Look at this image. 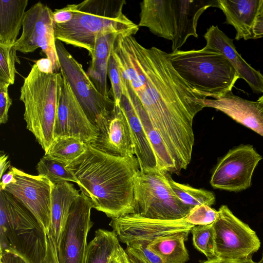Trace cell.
Returning <instances> with one entry per match:
<instances>
[{"mask_svg":"<svg viewBox=\"0 0 263 263\" xmlns=\"http://www.w3.org/2000/svg\"><path fill=\"white\" fill-rule=\"evenodd\" d=\"M111 55L120 74L122 93L140 105L161 136L177 174L191 162L195 138L193 119L205 107L173 66L168 53L147 48L133 36L118 35Z\"/></svg>","mask_w":263,"mask_h":263,"instance_id":"1","label":"cell"},{"mask_svg":"<svg viewBox=\"0 0 263 263\" xmlns=\"http://www.w3.org/2000/svg\"><path fill=\"white\" fill-rule=\"evenodd\" d=\"M66 168L93 208L111 219L133 213L134 184L140 170L135 155L115 156L88 144L85 152Z\"/></svg>","mask_w":263,"mask_h":263,"instance_id":"2","label":"cell"},{"mask_svg":"<svg viewBox=\"0 0 263 263\" xmlns=\"http://www.w3.org/2000/svg\"><path fill=\"white\" fill-rule=\"evenodd\" d=\"M125 4L124 0H85L73 4L72 18L66 23H54L55 40L86 49L91 56L100 34L133 36L139 26L123 13Z\"/></svg>","mask_w":263,"mask_h":263,"instance_id":"3","label":"cell"},{"mask_svg":"<svg viewBox=\"0 0 263 263\" xmlns=\"http://www.w3.org/2000/svg\"><path fill=\"white\" fill-rule=\"evenodd\" d=\"M61 73L45 72L34 64L20 90L26 128L47 153L54 140V129L61 93Z\"/></svg>","mask_w":263,"mask_h":263,"instance_id":"4","label":"cell"},{"mask_svg":"<svg viewBox=\"0 0 263 263\" xmlns=\"http://www.w3.org/2000/svg\"><path fill=\"white\" fill-rule=\"evenodd\" d=\"M171 63L197 95L219 99L232 92L238 72L221 53L208 49L180 50L170 53Z\"/></svg>","mask_w":263,"mask_h":263,"instance_id":"5","label":"cell"},{"mask_svg":"<svg viewBox=\"0 0 263 263\" xmlns=\"http://www.w3.org/2000/svg\"><path fill=\"white\" fill-rule=\"evenodd\" d=\"M47 234L35 217L5 191L0 190V251L15 253L27 263H43Z\"/></svg>","mask_w":263,"mask_h":263,"instance_id":"6","label":"cell"},{"mask_svg":"<svg viewBox=\"0 0 263 263\" xmlns=\"http://www.w3.org/2000/svg\"><path fill=\"white\" fill-rule=\"evenodd\" d=\"M217 3L203 0H144L140 3L139 27L172 42V52L179 50L187 39L198 37L197 26L201 14Z\"/></svg>","mask_w":263,"mask_h":263,"instance_id":"7","label":"cell"},{"mask_svg":"<svg viewBox=\"0 0 263 263\" xmlns=\"http://www.w3.org/2000/svg\"><path fill=\"white\" fill-rule=\"evenodd\" d=\"M168 174L159 170H140L134 184L133 214L160 220L180 219L187 215L193 208L174 193Z\"/></svg>","mask_w":263,"mask_h":263,"instance_id":"8","label":"cell"},{"mask_svg":"<svg viewBox=\"0 0 263 263\" xmlns=\"http://www.w3.org/2000/svg\"><path fill=\"white\" fill-rule=\"evenodd\" d=\"M55 46L60 73L67 81L86 116L96 126L97 119L109 113L114 108L115 102L98 90L82 65L62 42L56 40Z\"/></svg>","mask_w":263,"mask_h":263,"instance_id":"9","label":"cell"},{"mask_svg":"<svg viewBox=\"0 0 263 263\" xmlns=\"http://www.w3.org/2000/svg\"><path fill=\"white\" fill-rule=\"evenodd\" d=\"M213 223L215 231L216 257L223 260L252 258L260 247V241L248 224L234 215L227 205L219 209Z\"/></svg>","mask_w":263,"mask_h":263,"instance_id":"10","label":"cell"},{"mask_svg":"<svg viewBox=\"0 0 263 263\" xmlns=\"http://www.w3.org/2000/svg\"><path fill=\"white\" fill-rule=\"evenodd\" d=\"M21 36L13 45L16 51L31 53L39 48L48 59L53 72L60 70L55 46L53 11L39 2L25 12Z\"/></svg>","mask_w":263,"mask_h":263,"instance_id":"11","label":"cell"},{"mask_svg":"<svg viewBox=\"0 0 263 263\" xmlns=\"http://www.w3.org/2000/svg\"><path fill=\"white\" fill-rule=\"evenodd\" d=\"M262 159L250 144H241L230 149L214 168L210 182L211 186L234 192L249 188L253 174Z\"/></svg>","mask_w":263,"mask_h":263,"instance_id":"12","label":"cell"},{"mask_svg":"<svg viewBox=\"0 0 263 263\" xmlns=\"http://www.w3.org/2000/svg\"><path fill=\"white\" fill-rule=\"evenodd\" d=\"M89 198L81 193L72 203L57 249L59 263H84L87 237L93 222Z\"/></svg>","mask_w":263,"mask_h":263,"instance_id":"13","label":"cell"},{"mask_svg":"<svg viewBox=\"0 0 263 263\" xmlns=\"http://www.w3.org/2000/svg\"><path fill=\"white\" fill-rule=\"evenodd\" d=\"M14 183L3 190L29 210L49 232L51 223V193L53 184L45 176L27 174L14 166Z\"/></svg>","mask_w":263,"mask_h":263,"instance_id":"14","label":"cell"},{"mask_svg":"<svg viewBox=\"0 0 263 263\" xmlns=\"http://www.w3.org/2000/svg\"><path fill=\"white\" fill-rule=\"evenodd\" d=\"M119 241L126 245L136 241L152 242L165 235L191 232L194 226L185 218L176 220L148 218L136 214L112 218L109 223Z\"/></svg>","mask_w":263,"mask_h":263,"instance_id":"15","label":"cell"},{"mask_svg":"<svg viewBox=\"0 0 263 263\" xmlns=\"http://www.w3.org/2000/svg\"><path fill=\"white\" fill-rule=\"evenodd\" d=\"M62 77L54 139L60 137H72L90 144L97 138V127L89 121L67 81Z\"/></svg>","mask_w":263,"mask_h":263,"instance_id":"16","label":"cell"},{"mask_svg":"<svg viewBox=\"0 0 263 263\" xmlns=\"http://www.w3.org/2000/svg\"><path fill=\"white\" fill-rule=\"evenodd\" d=\"M96 126L97 136L90 144L93 148L117 157L135 155L131 130L119 105L115 104L109 113L98 118Z\"/></svg>","mask_w":263,"mask_h":263,"instance_id":"17","label":"cell"},{"mask_svg":"<svg viewBox=\"0 0 263 263\" xmlns=\"http://www.w3.org/2000/svg\"><path fill=\"white\" fill-rule=\"evenodd\" d=\"M204 37L205 47L218 52L229 60L252 90L257 93H263V74L248 64L237 52L233 40L229 38L217 26L212 25L207 29Z\"/></svg>","mask_w":263,"mask_h":263,"instance_id":"18","label":"cell"},{"mask_svg":"<svg viewBox=\"0 0 263 263\" xmlns=\"http://www.w3.org/2000/svg\"><path fill=\"white\" fill-rule=\"evenodd\" d=\"M216 3L226 16V23L235 29L236 40L254 39L256 22L263 13V0H218Z\"/></svg>","mask_w":263,"mask_h":263,"instance_id":"19","label":"cell"},{"mask_svg":"<svg viewBox=\"0 0 263 263\" xmlns=\"http://www.w3.org/2000/svg\"><path fill=\"white\" fill-rule=\"evenodd\" d=\"M204 103L205 107L223 112L263 137V113L256 102L241 98L231 92L218 99L206 98Z\"/></svg>","mask_w":263,"mask_h":263,"instance_id":"20","label":"cell"},{"mask_svg":"<svg viewBox=\"0 0 263 263\" xmlns=\"http://www.w3.org/2000/svg\"><path fill=\"white\" fill-rule=\"evenodd\" d=\"M119 106L127 119L131 130L135 156L138 160L140 171L159 170L156 155L140 119L132 105L123 95Z\"/></svg>","mask_w":263,"mask_h":263,"instance_id":"21","label":"cell"},{"mask_svg":"<svg viewBox=\"0 0 263 263\" xmlns=\"http://www.w3.org/2000/svg\"><path fill=\"white\" fill-rule=\"evenodd\" d=\"M68 181L53 184L51 193V223L49 235L58 247L72 203L80 195Z\"/></svg>","mask_w":263,"mask_h":263,"instance_id":"22","label":"cell"},{"mask_svg":"<svg viewBox=\"0 0 263 263\" xmlns=\"http://www.w3.org/2000/svg\"><path fill=\"white\" fill-rule=\"evenodd\" d=\"M116 33L98 35L96 40L91 62L86 73L98 90L109 97L107 83L108 63L112 44L117 36Z\"/></svg>","mask_w":263,"mask_h":263,"instance_id":"23","label":"cell"},{"mask_svg":"<svg viewBox=\"0 0 263 263\" xmlns=\"http://www.w3.org/2000/svg\"><path fill=\"white\" fill-rule=\"evenodd\" d=\"M28 0H0V44L13 45L16 41Z\"/></svg>","mask_w":263,"mask_h":263,"instance_id":"24","label":"cell"},{"mask_svg":"<svg viewBox=\"0 0 263 263\" xmlns=\"http://www.w3.org/2000/svg\"><path fill=\"white\" fill-rule=\"evenodd\" d=\"M189 233H177L158 237L149 243L148 248L160 258L162 263H186L189 255L184 242Z\"/></svg>","mask_w":263,"mask_h":263,"instance_id":"25","label":"cell"},{"mask_svg":"<svg viewBox=\"0 0 263 263\" xmlns=\"http://www.w3.org/2000/svg\"><path fill=\"white\" fill-rule=\"evenodd\" d=\"M128 100L140 119L147 138L156 155L158 169L170 174H177L175 163L165 143L153 126L145 112L140 105Z\"/></svg>","mask_w":263,"mask_h":263,"instance_id":"26","label":"cell"},{"mask_svg":"<svg viewBox=\"0 0 263 263\" xmlns=\"http://www.w3.org/2000/svg\"><path fill=\"white\" fill-rule=\"evenodd\" d=\"M119 245L114 231L98 229L87 245L84 263H109Z\"/></svg>","mask_w":263,"mask_h":263,"instance_id":"27","label":"cell"},{"mask_svg":"<svg viewBox=\"0 0 263 263\" xmlns=\"http://www.w3.org/2000/svg\"><path fill=\"white\" fill-rule=\"evenodd\" d=\"M87 145L75 137H57L54 139L45 155L66 165L84 154Z\"/></svg>","mask_w":263,"mask_h":263,"instance_id":"28","label":"cell"},{"mask_svg":"<svg viewBox=\"0 0 263 263\" xmlns=\"http://www.w3.org/2000/svg\"><path fill=\"white\" fill-rule=\"evenodd\" d=\"M171 175L168 174L169 184L175 195L184 204L192 208L201 205L211 206L214 204L215 196L213 193L178 183L172 179Z\"/></svg>","mask_w":263,"mask_h":263,"instance_id":"29","label":"cell"},{"mask_svg":"<svg viewBox=\"0 0 263 263\" xmlns=\"http://www.w3.org/2000/svg\"><path fill=\"white\" fill-rule=\"evenodd\" d=\"M38 175L46 177L53 184L64 181L77 183L72 174L66 168V165L44 155L36 165Z\"/></svg>","mask_w":263,"mask_h":263,"instance_id":"30","label":"cell"},{"mask_svg":"<svg viewBox=\"0 0 263 263\" xmlns=\"http://www.w3.org/2000/svg\"><path fill=\"white\" fill-rule=\"evenodd\" d=\"M191 232L195 248L204 254L208 259L216 257L215 231L213 223L195 226Z\"/></svg>","mask_w":263,"mask_h":263,"instance_id":"31","label":"cell"},{"mask_svg":"<svg viewBox=\"0 0 263 263\" xmlns=\"http://www.w3.org/2000/svg\"><path fill=\"white\" fill-rule=\"evenodd\" d=\"M16 62H18V61L16 56V50L13 45L0 44V83L9 86L14 84Z\"/></svg>","mask_w":263,"mask_h":263,"instance_id":"32","label":"cell"},{"mask_svg":"<svg viewBox=\"0 0 263 263\" xmlns=\"http://www.w3.org/2000/svg\"><path fill=\"white\" fill-rule=\"evenodd\" d=\"M149 242L136 241L127 245L125 251L130 263H162L160 258L148 248Z\"/></svg>","mask_w":263,"mask_h":263,"instance_id":"33","label":"cell"},{"mask_svg":"<svg viewBox=\"0 0 263 263\" xmlns=\"http://www.w3.org/2000/svg\"><path fill=\"white\" fill-rule=\"evenodd\" d=\"M218 217V211L210 206L201 205L192 209L186 219L187 222L195 226L212 224Z\"/></svg>","mask_w":263,"mask_h":263,"instance_id":"34","label":"cell"},{"mask_svg":"<svg viewBox=\"0 0 263 263\" xmlns=\"http://www.w3.org/2000/svg\"><path fill=\"white\" fill-rule=\"evenodd\" d=\"M107 75L111 85L113 100L116 104L119 105L122 93L121 80L117 64L111 55L109 60Z\"/></svg>","mask_w":263,"mask_h":263,"instance_id":"35","label":"cell"},{"mask_svg":"<svg viewBox=\"0 0 263 263\" xmlns=\"http://www.w3.org/2000/svg\"><path fill=\"white\" fill-rule=\"evenodd\" d=\"M9 85L0 83V123L5 124L8 120V111L12 101L8 93Z\"/></svg>","mask_w":263,"mask_h":263,"instance_id":"36","label":"cell"},{"mask_svg":"<svg viewBox=\"0 0 263 263\" xmlns=\"http://www.w3.org/2000/svg\"><path fill=\"white\" fill-rule=\"evenodd\" d=\"M73 4L67 5L66 7L56 9L53 12V20L55 24H64L69 22L73 17Z\"/></svg>","mask_w":263,"mask_h":263,"instance_id":"37","label":"cell"},{"mask_svg":"<svg viewBox=\"0 0 263 263\" xmlns=\"http://www.w3.org/2000/svg\"><path fill=\"white\" fill-rule=\"evenodd\" d=\"M43 263H59L57 246L53 239L48 234L47 254Z\"/></svg>","mask_w":263,"mask_h":263,"instance_id":"38","label":"cell"},{"mask_svg":"<svg viewBox=\"0 0 263 263\" xmlns=\"http://www.w3.org/2000/svg\"><path fill=\"white\" fill-rule=\"evenodd\" d=\"M0 260L3 263H27L18 255L10 252L1 253Z\"/></svg>","mask_w":263,"mask_h":263,"instance_id":"39","label":"cell"},{"mask_svg":"<svg viewBox=\"0 0 263 263\" xmlns=\"http://www.w3.org/2000/svg\"><path fill=\"white\" fill-rule=\"evenodd\" d=\"M109 263H130L125 250L120 245L115 250Z\"/></svg>","mask_w":263,"mask_h":263,"instance_id":"40","label":"cell"},{"mask_svg":"<svg viewBox=\"0 0 263 263\" xmlns=\"http://www.w3.org/2000/svg\"><path fill=\"white\" fill-rule=\"evenodd\" d=\"M201 263H260L254 261L252 258L236 259V260H223L217 257L208 259L201 261Z\"/></svg>","mask_w":263,"mask_h":263,"instance_id":"41","label":"cell"},{"mask_svg":"<svg viewBox=\"0 0 263 263\" xmlns=\"http://www.w3.org/2000/svg\"><path fill=\"white\" fill-rule=\"evenodd\" d=\"M16 179L14 176V173L12 170L9 168V171L6 174H4L2 177L0 190H3L7 185L14 183Z\"/></svg>","mask_w":263,"mask_h":263,"instance_id":"42","label":"cell"},{"mask_svg":"<svg viewBox=\"0 0 263 263\" xmlns=\"http://www.w3.org/2000/svg\"><path fill=\"white\" fill-rule=\"evenodd\" d=\"M35 63L41 71L45 72H53L52 64L47 58L41 59L37 61Z\"/></svg>","mask_w":263,"mask_h":263,"instance_id":"43","label":"cell"},{"mask_svg":"<svg viewBox=\"0 0 263 263\" xmlns=\"http://www.w3.org/2000/svg\"><path fill=\"white\" fill-rule=\"evenodd\" d=\"M0 156V178L4 174L6 171L10 168V161L8 160V156L4 152H2Z\"/></svg>","mask_w":263,"mask_h":263,"instance_id":"44","label":"cell"},{"mask_svg":"<svg viewBox=\"0 0 263 263\" xmlns=\"http://www.w3.org/2000/svg\"><path fill=\"white\" fill-rule=\"evenodd\" d=\"M254 39L263 37V13L258 18L254 28Z\"/></svg>","mask_w":263,"mask_h":263,"instance_id":"45","label":"cell"},{"mask_svg":"<svg viewBox=\"0 0 263 263\" xmlns=\"http://www.w3.org/2000/svg\"><path fill=\"white\" fill-rule=\"evenodd\" d=\"M259 108L263 113V95L256 101Z\"/></svg>","mask_w":263,"mask_h":263,"instance_id":"46","label":"cell"},{"mask_svg":"<svg viewBox=\"0 0 263 263\" xmlns=\"http://www.w3.org/2000/svg\"><path fill=\"white\" fill-rule=\"evenodd\" d=\"M259 262L263 263V252H262V256H261L260 260L259 261Z\"/></svg>","mask_w":263,"mask_h":263,"instance_id":"47","label":"cell"},{"mask_svg":"<svg viewBox=\"0 0 263 263\" xmlns=\"http://www.w3.org/2000/svg\"><path fill=\"white\" fill-rule=\"evenodd\" d=\"M0 263H3L1 261H0Z\"/></svg>","mask_w":263,"mask_h":263,"instance_id":"48","label":"cell"}]
</instances>
